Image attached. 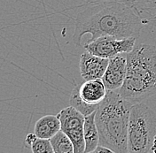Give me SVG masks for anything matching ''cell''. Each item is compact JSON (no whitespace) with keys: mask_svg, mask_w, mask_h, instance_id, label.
Here are the masks:
<instances>
[{"mask_svg":"<svg viewBox=\"0 0 156 153\" xmlns=\"http://www.w3.org/2000/svg\"><path fill=\"white\" fill-rule=\"evenodd\" d=\"M60 130V121L57 115H45L36 122L34 133L39 138L51 139Z\"/></svg>","mask_w":156,"mask_h":153,"instance_id":"obj_10","label":"cell"},{"mask_svg":"<svg viewBox=\"0 0 156 153\" xmlns=\"http://www.w3.org/2000/svg\"><path fill=\"white\" fill-rule=\"evenodd\" d=\"M146 26L135 10L126 4L116 1L90 4L76 17L72 42L83 46V37L87 34L91 37L85 43L101 37L138 38Z\"/></svg>","mask_w":156,"mask_h":153,"instance_id":"obj_1","label":"cell"},{"mask_svg":"<svg viewBox=\"0 0 156 153\" xmlns=\"http://www.w3.org/2000/svg\"><path fill=\"white\" fill-rule=\"evenodd\" d=\"M37 138V134H35L34 132L33 133H29V134H27V136H26V138H25V144L27 145V146H29L30 147L32 144L34 143V141L36 140Z\"/></svg>","mask_w":156,"mask_h":153,"instance_id":"obj_16","label":"cell"},{"mask_svg":"<svg viewBox=\"0 0 156 153\" xmlns=\"http://www.w3.org/2000/svg\"><path fill=\"white\" fill-rule=\"evenodd\" d=\"M127 72L126 55L119 54L109 58L102 81L107 90H118L122 86Z\"/></svg>","mask_w":156,"mask_h":153,"instance_id":"obj_7","label":"cell"},{"mask_svg":"<svg viewBox=\"0 0 156 153\" xmlns=\"http://www.w3.org/2000/svg\"><path fill=\"white\" fill-rule=\"evenodd\" d=\"M81 98L90 105H99L106 97L107 89L102 79L85 81L79 84L78 89Z\"/></svg>","mask_w":156,"mask_h":153,"instance_id":"obj_9","label":"cell"},{"mask_svg":"<svg viewBox=\"0 0 156 153\" xmlns=\"http://www.w3.org/2000/svg\"><path fill=\"white\" fill-rule=\"evenodd\" d=\"M132 104L117 90H107L98 105L95 121L99 134V144L114 153H128V127Z\"/></svg>","mask_w":156,"mask_h":153,"instance_id":"obj_3","label":"cell"},{"mask_svg":"<svg viewBox=\"0 0 156 153\" xmlns=\"http://www.w3.org/2000/svg\"><path fill=\"white\" fill-rule=\"evenodd\" d=\"M96 112L85 116L83 125V135L85 142L84 153H92L99 144V134L95 121Z\"/></svg>","mask_w":156,"mask_h":153,"instance_id":"obj_11","label":"cell"},{"mask_svg":"<svg viewBox=\"0 0 156 153\" xmlns=\"http://www.w3.org/2000/svg\"><path fill=\"white\" fill-rule=\"evenodd\" d=\"M100 152H109V153H114L112 150H110L109 148H107L104 145H101V144H98V147L95 149V151H93V153H100Z\"/></svg>","mask_w":156,"mask_h":153,"instance_id":"obj_17","label":"cell"},{"mask_svg":"<svg viewBox=\"0 0 156 153\" xmlns=\"http://www.w3.org/2000/svg\"><path fill=\"white\" fill-rule=\"evenodd\" d=\"M126 58V77L117 91L132 105L142 103L156 93V47L136 44Z\"/></svg>","mask_w":156,"mask_h":153,"instance_id":"obj_2","label":"cell"},{"mask_svg":"<svg viewBox=\"0 0 156 153\" xmlns=\"http://www.w3.org/2000/svg\"><path fill=\"white\" fill-rule=\"evenodd\" d=\"M136 37L118 39L113 37H101L96 40L83 44V48L98 57L111 58L130 52L136 45Z\"/></svg>","mask_w":156,"mask_h":153,"instance_id":"obj_6","label":"cell"},{"mask_svg":"<svg viewBox=\"0 0 156 153\" xmlns=\"http://www.w3.org/2000/svg\"><path fill=\"white\" fill-rule=\"evenodd\" d=\"M78 89H79V85L75 86V88L73 89L69 96V105L73 106L74 108H76L84 116H87L96 112L98 105H90L86 102H84L79 95Z\"/></svg>","mask_w":156,"mask_h":153,"instance_id":"obj_13","label":"cell"},{"mask_svg":"<svg viewBox=\"0 0 156 153\" xmlns=\"http://www.w3.org/2000/svg\"><path fill=\"white\" fill-rule=\"evenodd\" d=\"M152 152L156 153V135L154 139V142H153V145H152Z\"/></svg>","mask_w":156,"mask_h":153,"instance_id":"obj_18","label":"cell"},{"mask_svg":"<svg viewBox=\"0 0 156 153\" xmlns=\"http://www.w3.org/2000/svg\"><path fill=\"white\" fill-rule=\"evenodd\" d=\"M30 150L33 153H53V149L51 144L50 139L37 137L32 145Z\"/></svg>","mask_w":156,"mask_h":153,"instance_id":"obj_14","label":"cell"},{"mask_svg":"<svg viewBox=\"0 0 156 153\" xmlns=\"http://www.w3.org/2000/svg\"><path fill=\"white\" fill-rule=\"evenodd\" d=\"M108 62V58L98 57L85 50L80 57L79 68L81 76L84 81L102 79Z\"/></svg>","mask_w":156,"mask_h":153,"instance_id":"obj_8","label":"cell"},{"mask_svg":"<svg viewBox=\"0 0 156 153\" xmlns=\"http://www.w3.org/2000/svg\"><path fill=\"white\" fill-rule=\"evenodd\" d=\"M57 116L60 121V129L70 138L74 145V153H84L83 125L85 116L71 105L62 109Z\"/></svg>","mask_w":156,"mask_h":153,"instance_id":"obj_5","label":"cell"},{"mask_svg":"<svg viewBox=\"0 0 156 153\" xmlns=\"http://www.w3.org/2000/svg\"><path fill=\"white\" fill-rule=\"evenodd\" d=\"M88 4H96V3H101V2H108V1H116V2H121L123 4H126L132 7V2L131 0H85Z\"/></svg>","mask_w":156,"mask_h":153,"instance_id":"obj_15","label":"cell"},{"mask_svg":"<svg viewBox=\"0 0 156 153\" xmlns=\"http://www.w3.org/2000/svg\"><path fill=\"white\" fill-rule=\"evenodd\" d=\"M53 153H74V145L70 138L61 129L50 139Z\"/></svg>","mask_w":156,"mask_h":153,"instance_id":"obj_12","label":"cell"},{"mask_svg":"<svg viewBox=\"0 0 156 153\" xmlns=\"http://www.w3.org/2000/svg\"><path fill=\"white\" fill-rule=\"evenodd\" d=\"M156 135V113L143 103L132 105L128 127V153H150Z\"/></svg>","mask_w":156,"mask_h":153,"instance_id":"obj_4","label":"cell"}]
</instances>
